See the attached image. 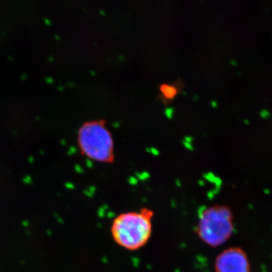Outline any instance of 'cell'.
I'll return each mask as SVG.
<instances>
[{
  "mask_svg": "<svg viewBox=\"0 0 272 272\" xmlns=\"http://www.w3.org/2000/svg\"><path fill=\"white\" fill-rule=\"evenodd\" d=\"M153 217V212L148 208L120 214L110 227L113 240L127 250L140 249L147 243L152 234Z\"/></svg>",
  "mask_w": 272,
  "mask_h": 272,
  "instance_id": "1",
  "label": "cell"
},
{
  "mask_svg": "<svg viewBox=\"0 0 272 272\" xmlns=\"http://www.w3.org/2000/svg\"><path fill=\"white\" fill-rule=\"evenodd\" d=\"M77 140L81 153L87 158L105 163L114 162V138L104 120L83 123L79 129Z\"/></svg>",
  "mask_w": 272,
  "mask_h": 272,
  "instance_id": "2",
  "label": "cell"
},
{
  "mask_svg": "<svg viewBox=\"0 0 272 272\" xmlns=\"http://www.w3.org/2000/svg\"><path fill=\"white\" fill-rule=\"evenodd\" d=\"M234 230L232 212L224 205L212 206L202 211L196 227L201 241L212 247L223 245L230 239Z\"/></svg>",
  "mask_w": 272,
  "mask_h": 272,
  "instance_id": "3",
  "label": "cell"
},
{
  "mask_svg": "<svg viewBox=\"0 0 272 272\" xmlns=\"http://www.w3.org/2000/svg\"><path fill=\"white\" fill-rule=\"evenodd\" d=\"M216 272H250L247 254L237 247L227 248L216 257Z\"/></svg>",
  "mask_w": 272,
  "mask_h": 272,
  "instance_id": "4",
  "label": "cell"
},
{
  "mask_svg": "<svg viewBox=\"0 0 272 272\" xmlns=\"http://www.w3.org/2000/svg\"><path fill=\"white\" fill-rule=\"evenodd\" d=\"M181 89V83H162L159 87L160 97L163 103H169L176 98Z\"/></svg>",
  "mask_w": 272,
  "mask_h": 272,
  "instance_id": "5",
  "label": "cell"
},
{
  "mask_svg": "<svg viewBox=\"0 0 272 272\" xmlns=\"http://www.w3.org/2000/svg\"><path fill=\"white\" fill-rule=\"evenodd\" d=\"M260 116L263 119H268V118L271 117V113L267 110H262L260 112Z\"/></svg>",
  "mask_w": 272,
  "mask_h": 272,
  "instance_id": "6",
  "label": "cell"
},
{
  "mask_svg": "<svg viewBox=\"0 0 272 272\" xmlns=\"http://www.w3.org/2000/svg\"><path fill=\"white\" fill-rule=\"evenodd\" d=\"M244 123H245L246 124H249V120H245V122H244Z\"/></svg>",
  "mask_w": 272,
  "mask_h": 272,
  "instance_id": "7",
  "label": "cell"
}]
</instances>
